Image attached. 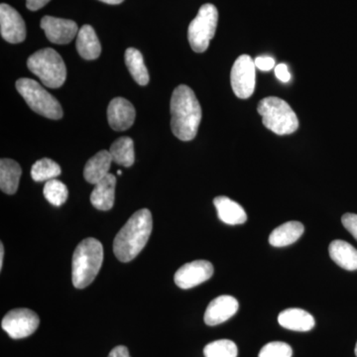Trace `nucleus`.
I'll use <instances>...</instances> for the list:
<instances>
[{
  "label": "nucleus",
  "mask_w": 357,
  "mask_h": 357,
  "mask_svg": "<svg viewBox=\"0 0 357 357\" xmlns=\"http://www.w3.org/2000/svg\"><path fill=\"white\" fill-rule=\"evenodd\" d=\"M102 261V244L93 237L84 239L73 255L72 280L75 287L84 289L93 283Z\"/></svg>",
  "instance_id": "obj_3"
},
{
  "label": "nucleus",
  "mask_w": 357,
  "mask_h": 357,
  "mask_svg": "<svg viewBox=\"0 0 357 357\" xmlns=\"http://www.w3.org/2000/svg\"><path fill=\"white\" fill-rule=\"evenodd\" d=\"M41 28L49 41L59 45L70 43L79 33V28L75 21L53 16H45L42 18Z\"/></svg>",
  "instance_id": "obj_12"
},
{
  "label": "nucleus",
  "mask_w": 357,
  "mask_h": 357,
  "mask_svg": "<svg viewBox=\"0 0 357 357\" xmlns=\"http://www.w3.org/2000/svg\"><path fill=\"white\" fill-rule=\"evenodd\" d=\"M171 128L182 141H191L198 133L202 121V107L191 88L181 84L174 89L170 102Z\"/></svg>",
  "instance_id": "obj_1"
},
{
  "label": "nucleus",
  "mask_w": 357,
  "mask_h": 357,
  "mask_svg": "<svg viewBox=\"0 0 357 357\" xmlns=\"http://www.w3.org/2000/svg\"><path fill=\"white\" fill-rule=\"evenodd\" d=\"M16 89L33 112L54 121L62 119L60 102L34 79L22 77L16 82Z\"/></svg>",
  "instance_id": "obj_6"
},
{
  "label": "nucleus",
  "mask_w": 357,
  "mask_h": 357,
  "mask_svg": "<svg viewBox=\"0 0 357 357\" xmlns=\"http://www.w3.org/2000/svg\"><path fill=\"white\" fill-rule=\"evenodd\" d=\"M117 174H119V175H121V170L117 171Z\"/></svg>",
  "instance_id": "obj_37"
},
{
  "label": "nucleus",
  "mask_w": 357,
  "mask_h": 357,
  "mask_svg": "<svg viewBox=\"0 0 357 357\" xmlns=\"http://www.w3.org/2000/svg\"><path fill=\"white\" fill-rule=\"evenodd\" d=\"M293 349L286 342H272L262 347L258 357H292Z\"/></svg>",
  "instance_id": "obj_28"
},
{
  "label": "nucleus",
  "mask_w": 357,
  "mask_h": 357,
  "mask_svg": "<svg viewBox=\"0 0 357 357\" xmlns=\"http://www.w3.org/2000/svg\"><path fill=\"white\" fill-rule=\"evenodd\" d=\"M109 153L112 160L119 165L131 167L135 161L133 140L130 137H121L110 146Z\"/></svg>",
  "instance_id": "obj_24"
},
{
  "label": "nucleus",
  "mask_w": 357,
  "mask_h": 357,
  "mask_svg": "<svg viewBox=\"0 0 357 357\" xmlns=\"http://www.w3.org/2000/svg\"><path fill=\"white\" fill-rule=\"evenodd\" d=\"M107 357H131L129 356L128 349L123 345H119L115 347L112 351L109 352V356Z\"/></svg>",
  "instance_id": "obj_33"
},
{
  "label": "nucleus",
  "mask_w": 357,
  "mask_h": 357,
  "mask_svg": "<svg viewBox=\"0 0 357 357\" xmlns=\"http://www.w3.org/2000/svg\"><path fill=\"white\" fill-rule=\"evenodd\" d=\"M257 112L262 116L265 128L277 135H289L299 128V119L292 107L276 96L260 100Z\"/></svg>",
  "instance_id": "obj_4"
},
{
  "label": "nucleus",
  "mask_w": 357,
  "mask_h": 357,
  "mask_svg": "<svg viewBox=\"0 0 357 357\" xmlns=\"http://www.w3.org/2000/svg\"><path fill=\"white\" fill-rule=\"evenodd\" d=\"M135 115L132 103L123 98H114L107 107V119L114 130H128L133 126Z\"/></svg>",
  "instance_id": "obj_14"
},
{
  "label": "nucleus",
  "mask_w": 357,
  "mask_h": 357,
  "mask_svg": "<svg viewBox=\"0 0 357 357\" xmlns=\"http://www.w3.org/2000/svg\"><path fill=\"white\" fill-rule=\"evenodd\" d=\"M61 167L49 158L40 159L31 168V177L35 182H48L61 175Z\"/></svg>",
  "instance_id": "obj_25"
},
{
  "label": "nucleus",
  "mask_w": 357,
  "mask_h": 357,
  "mask_svg": "<svg viewBox=\"0 0 357 357\" xmlns=\"http://www.w3.org/2000/svg\"><path fill=\"white\" fill-rule=\"evenodd\" d=\"M256 69H259L262 72H268L275 69V60L269 56H262V57H257L255 60Z\"/></svg>",
  "instance_id": "obj_30"
},
{
  "label": "nucleus",
  "mask_w": 357,
  "mask_h": 357,
  "mask_svg": "<svg viewBox=\"0 0 357 357\" xmlns=\"http://www.w3.org/2000/svg\"><path fill=\"white\" fill-rule=\"evenodd\" d=\"M331 258L338 266L349 271L357 270V249L347 241H333L328 248Z\"/></svg>",
  "instance_id": "obj_21"
},
{
  "label": "nucleus",
  "mask_w": 357,
  "mask_h": 357,
  "mask_svg": "<svg viewBox=\"0 0 357 357\" xmlns=\"http://www.w3.org/2000/svg\"><path fill=\"white\" fill-rule=\"evenodd\" d=\"M126 64L131 76L140 86H146L149 83V74L142 54L137 49L128 48L126 51Z\"/></svg>",
  "instance_id": "obj_23"
},
{
  "label": "nucleus",
  "mask_w": 357,
  "mask_h": 357,
  "mask_svg": "<svg viewBox=\"0 0 357 357\" xmlns=\"http://www.w3.org/2000/svg\"><path fill=\"white\" fill-rule=\"evenodd\" d=\"M40 324L38 314L29 309H14L7 312L1 326L11 338L20 340L36 332Z\"/></svg>",
  "instance_id": "obj_9"
},
{
  "label": "nucleus",
  "mask_w": 357,
  "mask_h": 357,
  "mask_svg": "<svg viewBox=\"0 0 357 357\" xmlns=\"http://www.w3.org/2000/svg\"><path fill=\"white\" fill-rule=\"evenodd\" d=\"M100 1L105 2V3L112 4V6H116L121 4L124 0H100Z\"/></svg>",
  "instance_id": "obj_35"
},
{
  "label": "nucleus",
  "mask_w": 357,
  "mask_h": 357,
  "mask_svg": "<svg viewBox=\"0 0 357 357\" xmlns=\"http://www.w3.org/2000/svg\"><path fill=\"white\" fill-rule=\"evenodd\" d=\"M305 227L299 222H288L275 229L269 236V243L275 248H284L299 241Z\"/></svg>",
  "instance_id": "obj_20"
},
{
  "label": "nucleus",
  "mask_w": 357,
  "mask_h": 357,
  "mask_svg": "<svg viewBox=\"0 0 357 357\" xmlns=\"http://www.w3.org/2000/svg\"><path fill=\"white\" fill-rule=\"evenodd\" d=\"M3 257H4V246L3 244L0 243V270L3 266Z\"/></svg>",
  "instance_id": "obj_34"
},
{
  "label": "nucleus",
  "mask_w": 357,
  "mask_h": 357,
  "mask_svg": "<svg viewBox=\"0 0 357 357\" xmlns=\"http://www.w3.org/2000/svg\"><path fill=\"white\" fill-rule=\"evenodd\" d=\"M153 220L147 208L136 211L119 230L114 241V252L121 262L132 261L146 245L151 236Z\"/></svg>",
  "instance_id": "obj_2"
},
{
  "label": "nucleus",
  "mask_w": 357,
  "mask_h": 357,
  "mask_svg": "<svg viewBox=\"0 0 357 357\" xmlns=\"http://www.w3.org/2000/svg\"><path fill=\"white\" fill-rule=\"evenodd\" d=\"M213 204L218 211V218L229 225H243L248 220V215L241 204L227 197H217Z\"/></svg>",
  "instance_id": "obj_18"
},
{
  "label": "nucleus",
  "mask_w": 357,
  "mask_h": 357,
  "mask_svg": "<svg viewBox=\"0 0 357 357\" xmlns=\"http://www.w3.org/2000/svg\"><path fill=\"white\" fill-rule=\"evenodd\" d=\"M112 155L107 150H102V151L96 153L95 156L86 162L84 169V177L86 182L89 184H98L100 181L109 175L110 165H112Z\"/></svg>",
  "instance_id": "obj_16"
},
{
  "label": "nucleus",
  "mask_w": 357,
  "mask_h": 357,
  "mask_svg": "<svg viewBox=\"0 0 357 357\" xmlns=\"http://www.w3.org/2000/svg\"><path fill=\"white\" fill-rule=\"evenodd\" d=\"M51 0H26V7L29 10L36 11L41 9L42 7H44Z\"/></svg>",
  "instance_id": "obj_32"
},
{
  "label": "nucleus",
  "mask_w": 357,
  "mask_h": 357,
  "mask_svg": "<svg viewBox=\"0 0 357 357\" xmlns=\"http://www.w3.org/2000/svg\"><path fill=\"white\" fill-rule=\"evenodd\" d=\"M213 274V266L211 262L196 260L178 268L174 276V280L178 288L187 290L208 281Z\"/></svg>",
  "instance_id": "obj_10"
},
{
  "label": "nucleus",
  "mask_w": 357,
  "mask_h": 357,
  "mask_svg": "<svg viewBox=\"0 0 357 357\" xmlns=\"http://www.w3.org/2000/svg\"><path fill=\"white\" fill-rule=\"evenodd\" d=\"M237 354L236 344L229 340H215L204 349L206 357H237Z\"/></svg>",
  "instance_id": "obj_27"
},
{
  "label": "nucleus",
  "mask_w": 357,
  "mask_h": 357,
  "mask_svg": "<svg viewBox=\"0 0 357 357\" xmlns=\"http://www.w3.org/2000/svg\"><path fill=\"white\" fill-rule=\"evenodd\" d=\"M77 50L84 60H96L102 53L98 35L91 25H84L77 35Z\"/></svg>",
  "instance_id": "obj_17"
},
{
  "label": "nucleus",
  "mask_w": 357,
  "mask_h": 357,
  "mask_svg": "<svg viewBox=\"0 0 357 357\" xmlns=\"http://www.w3.org/2000/svg\"><path fill=\"white\" fill-rule=\"evenodd\" d=\"M255 63L250 56L241 55L232 66L230 83L237 98H250L255 89Z\"/></svg>",
  "instance_id": "obj_8"
},
{
  "label": "nucleus",
  "mask_w": 357,
  "mask_h": 357,
  "mask_svg": "<svg viewBox=\"0 0 357 357\" xmlns=\"http://www.w3.org/2000/svg\"><path fill=\"white\" fill-rule=\"evenodd\" d=\"M218 22L217 7L211 3L204 4L188 29V38L192 51L204 53L208 48L211 40L217 31Z\"/></svg>",
  "instance_id": "obj_7"
},
{
  "label": "nucleus",
  "mask_w": 357,
  "mask_h": 357,
  "mask_svg": "<svg viewBox=\"0 0 357 357\" xmlns=\"http://www.w3.org/2000/svg\"><path fill=\"white\" fill-rule=\"evenodd\" d=\"M116 178L109 174L105 178L95 185L91 195V203L100 211H109L114 206Z\"/></svg>",
  "instance_id": "obj_15"
},
{
  "label": "nucleus",
  "mask_w": 357,
  "mask_h": 357,
  "mask_svg": "<svg viewBox=\"0 0 357 357\" xmlns=\"http://www.w3.org/2000/svg\"><path fill=\"white\" fill-rule=\"evenodd\" d=\"M275 75L277 79L282 83H288L291 79V74L289 72L287 65L279 64L275 67Z\"/></svg>",
  "instance_id": "obj_31"
},
{
  "label": "nucleus",
  "mask_w": 357,
  "mask_h": 357,
  "mask_svg": "<svg viewBox=\"0 0 357 357\" xmlns=\"http://www.w3.org/2000/svg\"><path fill=\"white\" fill-rule=\"evenodd\" d=\"M0 33L9 43H21L26 38L24 20L13 7L6 3L0 6Z\"/></svg>",
  "instance_id": "obj_11"
},
{
  "label": "nucleus",
  "mask_w": 357,
  "mask_h": 357,
  "mask_svg": "<svg viewBox=\"0 0 357 357\" xmlns=\"http://www.w3.org/2000/svg\"><path fill=\"white\" fill-rule=\"evenodd\" d=\"M354 352H356V356L357 357V342H356V349H354Z\"/></svg>",
  "instance_id": "obj_36"
},
{
  "label": "nucleus",
  "mask_w": 357,
  "mask_h": 357,
  "mask_svg": "<svg viewBox=\"0 0 357 357\" xmlns=\"http://www.w3.org/2000/svg\"><path fill=\"white\" fill-rule=\"evenodd\" d=\"M27 67L45 86L50 89L61 88L67 77L64 60L52 48L42 49L30 56Z\"/></svg>",
  "instance_id": "obj_5"
},
{
  "label": "nucleus",
  "mask_w": 357,
  "mask_h": 357,
  "mask_svg": "<svg viewBox=\"0 0 357 357\" xmlns=\"http://www.w3.org/2000/svg\"><path fill=\"white\" fill-rule=\"evenodd\" d=\"M342 222L345 229L357 241V215L356 213H345L342 215Z\"/></svg>",
  "instance_id": "obj_29"
},
{
  "label": "nucleus",
  "mask_w": 357,
  "mask_h": 357,
  "mask_svg": "<svg viewBox=\"0 0 357 357\" xmlns=\"http://www.w3.org/2000/svg\"><path fill=\"white\" fill-rule=\"evenodd\" d=\"M238 302L232 296L222 295L211 301L204 312V323L213 326L225 323L238 311Z\"/></svg>",
  "instance_id": "obj_13"
},
{
  "label": "nucleus",
  "mask_w": 357,
  "mask_h": 357,
  "mask_svg": "<svg viewBox=\"0 0 357 357\" xmlns=\"http://www.w3.org/2000/svg\"><path fill=\"white\" fill-rule=\"evenodd\" d=\"M278 323L287 330L295 332H309L314 326V317L302 309H287L281 312Z\"/></svg>",
  "instance_id": "obj_19"
},
{
  "label": "nucleus",
  "mask_w": 357,
  "mask_h": 357,
  "mask_svg": "<svg viewBox=\"0 0 357 357\" xmlns=\"http://www.w3.org/2000/svg\"><path fill=\"white\" fill-rule=\"evenodd\" d=\"M22 174L17 162L11 159H1L0 161V189L7 195L15 194Z\"/></svg>",
  "instance_id": "obj_22"
},
{
  "label": "nucleus",
  "mask_w": 357,
  "mask_h": 357,
  "mask_svg": "<svg viewBox=\"0 0 357 357\" xmlns=\"http://www.w3.org/2000/svg\"><path fill=\"white\" fill-rule=\"evenodd\" d=\"M45 199L55 206H61L66 203L69 197L67 185L57 178L48 181L44 185Z\"/></svg>",
  "instance_id": "obj_26"
}]
</instances>
